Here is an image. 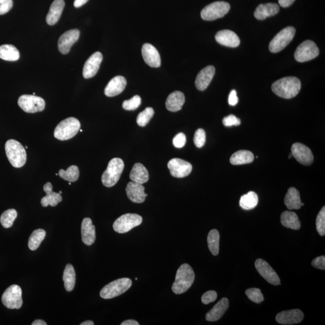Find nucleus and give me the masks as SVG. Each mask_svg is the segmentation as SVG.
Masks as SVG:
<instances>
[{"label":"nucleus","mask_w":325,"mask_h":325,"mask_svg":"<svg viewBox=\"0 0 325 325\" xmlns=\"http://www.w3.org/2000/svg\"><path fill=\"white\" fill-rule=\"evenodd\" d=\"M295 0H279V4L283 7H288L293 3Z\"/></svg>","instance_id":"obj_52"},{"label":"nucleus","mask_w":325,"mask_h":325,"mask_svg":"<svg viewBox=\"0 0 325 325\" xmlns=\"http://www.w3.org/2000/svg\"><path fill=\"white\" fill-rule=\"evenodd\" d=\"M215 38L217 42L228 47H237L240 43V40L237 35L229 30H224L217 32Z\"/></svg>","instance_id":"obj_22"},{"label":"nucleus","mask_w":325,"mask_h":325,"mask_svg":"<svg viewBox=\"0 0 325 325\" xmlns=\"http://www.w3.org/2000/svg\"><path fill=\"white\" fill-rule=\"evenodd\" d=\"M280 12V6L275 3L261 4L257 7L254 16L257 20H264L268 17L275 16Z\"/></svg>","instance_id":"obj_28"},{"label":"nucleus","mask_w":325,"mask_h":325,"mask_svg":"<svg viewBox=\"0 0 325 325\" xmlns=\"http://www.w3.org/2000/svg\"><path fill=\"white\" fill-rule=\"evenodd\" d=\"M186 143V135L180 132L176 135L173 139V144L175 147L177 148H181L184 147Z\"/></svg>","instance_id":"obj_47"},{"label":"nucleus","mask_w":325,"mask_h":325,"mask_svg":"<svg viewBox=\"0 0 325 325\" xmlns=\"http://www.w3.org/2000/svg\"><path fill=\"white\" fill-rule=\"evenodd\" d=\"M124 169V162L119 158H114L108 162L107 169L102 173L103 185L112 188L118 182Z\"/></svg>","instance_id":"obj_5"},{"label":"nucleus","mask_w":325,"mask_h":325,"mask_svg":"<svg viewBox=\"0 0 325 325\" xmlns=\"http://www.w3.org/2000/svg\"><path fill=\"white\" fill-rule=\"evenodd\" d=\"M141 102V98L139 96H135L131 99L124 101L123 107L126 110H134L140 106Z\"/></svg>","instance_id":"obj_44"},{"label":"nucleus","mask_w":325,"mask_h":325,"mask_svg":"<svg viewBox=\"0 0 325 325\" xmlns=\"http://www.w3.org/2000/svg\"><path fill=\"white\" fill-rule=\"evenodd\" d=\"M220 234L218 230L214 229L208 233L207 242L208 248L213 256H218L219 252Z\"/></svg>","instance_id":"obj_37"},{"label":"nucleus","mask_w":325,"mask_h":325,"mask_svg":"<svg viewBox=\"0 0 325 325\" xmlns=\"http://www.w3.org/2000/svg\"><path fill=\"white\" fill-rule=\"evenodd\" d=\"M12 7V0H0V15H4L9 12Z\"/></svg>","instance_id":"obj_49"},{"label":"nucleus","mask_w":325,"mask_h":325,"mask_svg":"<svg viewBox=\"0 0 325 325\" xmlns=\"http://www.w3.org/2000/svg\"><path fill=\"white\" fill-rule=\"evenodd\" d=\"M245 293L249 299L255 303H260L264 300L263 295L259 289H249L246 290Z\"/></svg>","instance_id":"obj_42"},{"label":"nucleus","mask_w":325,"mask_h":325,"mask_svg":"<svg viewBox=\"0 0 325 325\" xmlns=\"http://www.w3.org/2000/svg\"><path fill=\"white\" fill-rule=\"evenodd\" d=\"M142 221V217L137 214H125L114 222L113 229L116 232L123 234L130 231L135 227L139 226Z\"/></svg>","instance_id":"obj_8"},{"label":"nucleus","mask_w":325,"mask_h":325,"mask_svg":"<svg viewBox=\"0 0 325 325\" xmlns=\"http://www.w3.org/2000/svg\"><path fill=\"white\" fill-rule=\"evenodd\" d=\"M304 318L302 311L298 309L282 311L276 316V321L278 324L290 325L299 324Z\"/></svg>","instance_id":"obj_17"},{"label":"nucleus","mask_w":325,"mask_h":325,"mask_svg":"<svg viewBox=\"0 0 325 325\" xmlns=\"http://www.w3.org/2000/svg\"><path fill=\"white\" fill-rule=\"evenodd\" d=\"M18 103L22 110L29 113L42 112L45 107L44 99L33 95H23L19 98Z\"/></svg>","instance_id":"obj_10"},{"label":"nucleus","mask_w":325,"mask_h":325,"mask_svg":"<svg viewBox=\"0 0 325 325\" xmlns=\"http://www.w3.org/2000/svg\"><path fill=\"white\" fill-rule=\"evenodd\" d=\"M292 157L296 159L299 163L309 166L313 163L314 156L312 151L307 146L300 143H295L292 146Z\"/></svg>","instance_id":"obj_15"},{"label":"nucleus","mask_w":325,"mask_h":325,"mask_svg":"<svg viewBox=\"0 0 325 325\" xmlns=\"http://www.w3.org/2000/svg\"><path fill=\"white\" fill-rule=\"evenodd\" d=\"M80 31L77 29L70 30L61 37L58 41L59 51L62 54H66L69 52L70 48L77 41L80 37Z\"/></svg>","instance_id":"obj_16"},{"label":"nucleus","mask_w":325,"mask_h":325,"mask_svg":"<svg viewBox=\"0 0 325 325\" xmlns=\"http://www.w3.org/2000/svg\"><path fill=\"white\" fill-rule=\"evenodd\" d=\"M195 275L193 269L188 264H183L178 268L175 280L172 286V291L177 294H183L191 288L195 281Z\"/></svg>","instance_id":"obj_2"},{"label":"nucleus","mask_w":325,"mask_h":325,"mask_svg":"<svg viewBox=\"0 0 325 325\" xmlns=\"http://www.w3.org/2000/svg\"><path fill=\"white\" fill-rule=\"evenodd\" d=\"M218 297V294L215 291H210L205 292L201 297L202 302L205 305H207L211 302H215Z\"/></svg>","instance_id":"obj_46"},{"label":"nucleus","mask_w":325,"mask_h":325,"mask_svg":"<svg viewBox=\"0 0 325 325\" xmlns=\"http://www.w3.org/2000/svg\"><path fill=\"white\" fill-rule=\"evenodd\" d=\"M127 196L132 202L140 204L145 201L148 195L145 193L144 186L134 181L127 184L126 188Z\"/></svg>","instance_id":"obj_19"},{"label":"nucleus","mask_w":325,"mask_h":325,"mask_svg":"<svg viewBox=\"0 0 325 325\" xmlns=\"http://www.w3.org/2000/svg\"><path fill=\"white\" fill-rule=\"evenodd\" d=\"M80 127V121L77 119L73 117L65 119L54 130V137L62 141L69 140L77 135Z\"/></svg>","instance_id":"obj_4"},{"label":"nucleus","mask_w":325,"mask_h":325,"mask_svg":"<svg viewBox=\"0 0 325 325\" xmlns=\"http://www.w3.org/2000/svg\"><path fill=\"white\" fill-rule=\"evenodd\" d=\"M1 300L7 308L20 309L23 303L21 287L18 285L8 287L2 294Z\"/></svg>","instance_id":"obj_11"},{"label":"nucleus","mask_w":325,"mask_h":325,"mask_svg":"<svg viewBox=\"0 0 325 325\" xmlns=\"http://www.w3.org/2000/svg\"><path fill=\"white\" fill-rule=\"evenodd\" d=\"M32 325H47V324L46 323L45 321H42V320H36L32 324Z\"/></svg>","instance_id":"obj_55"},{"label":"nucleus","mask_w":325,"mask_h":325,"mask_svg":"<svg viewBox=\"0 0 325 325\" xmlns=\"http://www.w3.org/2000/svg\"><path fill=\"white\" fill-rule=\"evenodd\" d=\"M259 202V197L254 192H249L243 195L240 199V206L244 210H249L256 207Z\"/></svg>","instance_id":"obj_36"},{"label":"nucleus","mask_w":325,"mask_h":325,"mask_svg":"<svg viewBox=\"0 0 325 325\" xmlns=\"http://www.w3.org/2000/svg\"><path fill=\"white\" fill-rule=\"evenodd\" d=\"M215 74V67L213 66H208L200 70L197 74L195 85L199 91H204L209 86Z\"/></svg>","instance_id":"obj_21"},{"label":"nucleus","mask_w":325,"mask_h":325,"mask_svg":"<svg viewBox=\"0 0 325 325\" xmlns=\"http://www.w3.org/2000/svg\"><path fill=\"white\" fill-rule=\"evenodd\" d=\"M284 204L289 210H299L301 207L299 192L296 188H291L284 198Z\"/></svg>","instance_id":"obj_31"},{"label":"nucleus","mask_w":325,"mask_h":325,"mask_svg":"<svg viewBox=\"0 0 325 325\" xmlns=\"http://www.w3.org/2000/svg\"><path fill=\"white\" fill-rule=\"evenodd\" d=\"M295 32L296 30L291 26L282 30L270 42L269 50L271 52L273 53L280 52L285 48L293 39Z\"/></svg>","instance_id":"obj_7"},{"label":"nucleus","mask_w":325,"mask_h":325,"mask_svg":"<svg viewBox=\"0 0 325 325\" xmlns=\"http://www.w3.org/2000/svg\"><path fill=\"white\" fill-rule=\"evenodd\" d=\"M318 46L312 40H305L298 46L294 53V58L297 62H305L315 59L319 56Z\"/></svg>","instance_id":"obj_12"},{"label":"nucleus","mask_w":325,"mask_h":325,"mask_svg":"<svg viewBox=\"0 0 325 325\" xmlns=\"http://www.w3.org/2000/svg\"><path fill=\"white\" fill-rule=\"evenodd\" d=\"M167 167L170 174L175 178H184L190 175L192 166L189 162L180 159H173L168 162Z\"/></svg>","instance_id":"obj_14"},{"label":"nucleus","mask_w":325,"mask_h":325,"mask_svg":"<svg viewBox=\"0 0 325 325\" xmlns=\"http://www.w3.org/2000/svg\"><path fill=\"white\" fill-rule=\"evenodd\" d=\"M206 141V134L204 130L199 129L195 132L194 138L195 145L197 148H202L204 146Z\"/></svg>","instance_id":"obj_45"},{"label":"nucleus","mask_w":325,"mask_h":325,"mask_svg":"<svg viewBox=\"0 0 325 325\" xmlns=\"http://www.w3.org/2000/svg\"><path fill=\"white\" fill-rule=\"evenodd\" d=\"M130 178L135 183L143 184L149 180L148 170L142 164L135 163L130 172Z\"/></svg>","instance_id":"obj_30"},{"label":"nucleus","mask_w":325,"mask_h":325,"mask_svg":"<svg viewBox=\"0 0 325 325\" xmlns=\"http://www.w3.org/2000/svg\"><path fill=\"white\" fill-rule=\"evenodd\" d=\"M312 265L317 269L325 270V257L320 256L314 259L312 261Z\"/></svg>","instance_id":"obj_50"},{"label":"nucleus","mask_w":325,"mask_h":325,"mask_svg":"<svg viewBox=\"0 0 325 325\" xmlns=\"http://www.w3.org/2000/svg\"><path fill=\"white\" fill-rule=\"evenodd\" d=\"M126 85V78L123 76H116L108 83L105 88L104 94L108 97L117 96L124 91Z\"/></svg>","instance_id":"obj_24"},{"label":"nucleus","mask_w":325,"mask_h":325,"mask_svg":"<svg viewBox=\"0 0 325 325\" xmlns=\"http://www.w3.org/2000/svg\"><path fill=\"white\" fill-rule=\"evenodd\" d=\"M43 191L45 192L46 196L42 197L40 201L43 207H47L48 205L56 207L62 201L61 194L53 191V186L51 183L48 182L43 186Z\"/></svg>","instance_id":"obj_26"},{"label":"nucleus","mask_w":325,"mask_h":325,"mask_svg":"<svg viewBox=\"0 0 325 325\" xmlns=\"http://www.w3.org/2000/svg\"><path fill=\"white\" fill-rule=\"evenodd\" d=\"M292 154L291 153V155H290V156H289V159H292Z\"/></svg>","instance_id":"obj_57"},{"label":"nucleus","mask_w":325,"mask_h":325,"mask_svg":"<svg viewBox=\"0 0 325 325\" xmlns=\"http://www.w3.org/2000/svg\"><path fill=\"white\" fill-rule=\"evenodd\" d=\"M121 325H139V324L135 320H127L121 324Z\"/></svg>","instance_id":"obj_54"},{"label":"nucleus","mask_w":325,"mask_h":325,"mask_svg":"<svg viewBox=\"0 0 325 325\" xmlns=\"http://www.w3.org/2000/svg\"><path fill=\"white\" fill-rule=\"evenodd\" d=\"M230 10V5L225 1H216L205 6L200 12L205 21H214L224 17Z\"/></svg>","instance_id":"obj_9"},{"label":"nucleus","mask_w":325,"mask_h":325,"mask_svg":"<svg viewBox=\"0 0 325 325\" xmlns=\"http://www.w3.org/2000/svg\"><path fill=\"white\" fill-rule=\"evenodd\" d=\"M142 53L145 63L153 67H159L161 65V58L158 51L150 43L143 45Z\"/></svg>","instance_id":"obj_20"},{"label":"nucleus","mask_w":325,"mask_h":325,"mask_svg":"<svg viewBox=\"0 0 325 325\" xmlns=\"http://www.w3.org/2000/svg\"><path fill=\"white\" fill-rule=\"evenodd\" d=\"M80 325H94V322H92L91 321H87L83 322V323H81Z\"/></svg>","instance_id":"obj_56"},{"label":"nucleus","mask_w":325,"mask_h":325,"mask_svg":"<svg viewBox=\"0 0 325 325\" xmlns=\"http://www.w3.org/2000/svg\"><path fill=\"white\" fill-rule=\"evenodd\" d=\"M223 124L226 127L238 126L241 124V121L235 115H230L224 118Z\"/></svg>","instance_id":"obj_48"},{"label":"nucleus","mask_w":325,"mask_h":325,"mask_svg":"<svg viewBox=\"0 0 325 325\" xmlns=\"http://www.w3.org/2000/svg\"><path fill=\"white\" fill-rule=\"evenodd\" d=\"M81 238L87 246H91L96 240V227L92 224L91 219L86 218L83 219L81 224Z\"/></svg>","instance_id":"obj_23"},{"label":"nucleus","mask_w":325,"mask_h":325,"mask_svg":"<svg viewBox=\"0 0 325 325\" xmlns=\"http://www.w3.org/2000/svg\"><path fill=\"white\" fill-rule=\"evenodd\" d=\"M154 110L153 108H146L143 112H140L137 116V123L140 127H145L153 117Z\"/></svg>","instance_id":"obj_41"},{"label":"nucleus","mask_w":325,"mask_h":325,"mask_svg":"<svg viewBox=\"0 0 325 325\" xmlns=\"http://www.w3.org/2000/svg\"><path fill=\"white\" fill-rule=\"evenodd\" d=\"M131 286L132 281L130 278L118 279L103 287L100 292V296L104 299H112L124 293Z\"/></svg>","instance_id":"obj_6"},{"label":"nucleus","mask_w":325,"mask_h":325,"mask_svg":"<svg viewBox=\"0 0 325 325\" xmlns=\"http://www.w3.org/2000/svg\"><path fill=\"white\" fill-rule=\"evenodd\" d=\"M254 160L253 153L247 150L235 152L230 158V162L233 165H241L251 163Z\"/></svg>","instance_id":"obj_33"},{"label":"nucleus","mask_w":325,"mask_h":325,"mask_svg":"<svg viewBox=\"0 0 325 325\" xmlns=\"http://www.w3.org/2000/svg\"><path fill=\"white\" fill-rule=\"evenodd\" d=\"M301 89V83L297 78L288 77L276 81L272 86V90L278 97L291 99L297 96Z\"/></svg>","instance_id":"obj_1"},{"label":"nucleus","mask_w":325,"mask_h":325,"mask_svg":"<svg viewBox=\"0 0 325 325\" xmlns=\"http://www.w3.org/2000/svg\"><path fill=\"white\" fill-rule=\"evenodd\" d=\"M300 205H301V207H302V206L304 205V204H303V203L301 202V204H300Z\"/></svg>","instance_id":"obj_58"},{"label":"nucleus","mask_w":325,"mask_h":325,"mask_svg":"<svg viewBox=\"0 0 325 325\" xmlns=\"http://www.w3.org/2000/svg\"><path fill=\"white\" fill-rule=\"evenodd\" d=\"M46 236V231L43 229L34 230L32 232L29 240V248L32 251H35L39 247Z\"/></svg>","instance_id":"obj_38"},{"label":"nucleus","mask_w":325,"mask_h":325,"mask_svg":"<svg viewBox=\"0 0 325 325\" xmlns=\"http://www.w3.org/2000/svg\"><path fill=\"white\" fill-rule=\"evenodd\" d=\"M64 0H54L51 5L46 21L48 25L54 26L58 23L65 7Z\"/></svg>","instance_id":"obj_27"},{"label":"nucleus","mask_w":325,"mask_h":325,"mask_svg":"<svg viewBox=\"0 0 325 325\" xmlns=\"http://www.w3.org/2000/svg\"><path fill=\"white\" fill-rule=\"evenodd\" d=\"M59 194H62V191H60V192H59Z\"/></svg>","instance_id":"obj_59"},{"label":"nucleus","mask_w":325,"mask_h":325,"mask_svg":"<svg viewBox=\"0 0 325 325\" xmlns=\"http://www.w3.org/2000/svg\"><path fill=\"white\" fill-rule=\"evenodd\" d=\"M89 0H75L74 5L76 8L80 7L85 4Z\"/></svg>","instance_id":"obj_53"},{"label":"nucleus","mask_w":325,"mask_h":325,"mask_svg":"<svg viewBox=\"0 0 325 325\" xmlns=\"http://www.w3.org/2000/svg\"><path fill=\"white\" fill-rule=\"evenodd\" d=\"M59 177L69 182H75L79 178L80 172L78 167L75 165L69 166L66 170L61 169L59 172Z\"/></svg>","instance_id":"obj_39"},{"label":"nucleus","mask_w":325,"mask_h":325,"mask_svg":"<svg viewBox=\"0 0 325 325\" xmlns=\"http://www.w3.org/2000/svg\"><path fill=\"white\" fill-rule=\"evenodd\" d=\"M80 130V131H81V132H83V130Z\"/></svg>","instance_id":"obj_60"},{"label":"nucleus","mask_w":325,"mask_h":325,"mask_svg":"<svg viewBox=\"0 0 325 325\" xmlns=\"http://www.w3.org/2000/svg\"><path fill=\"white\" fill-rule=\"evenodd\" d=\"M185 102V97L182 92L175 91L170 94L166 101V107L170 112H176L182 108Z\"/></svg>","instance_id":"obj_29"},{"label":"nucleus","mask_w":325,"mask_h":325,"mask_svg":"<svg viewBox=\"0 0 325 325\" xmlns=\"http://www.w3.org/2000/svg\"><path fill=\"white\" fill-rule=\"evenodd\" d=\"M5 154L10 164L16 168L24 166L27 161L26 149L17 140L10 139L5 145Z\"/></svg>","instance_id":"obj_3"},{"label":"nucleus","mask_w":325,"mask_h":325,"mask_svg":"<svg viewBox=\"0 0 325 325\" xmlns=\"http://www.w3.org/2000/svg\"><path fill=\"white\" fill-rule=\"evenodd\" d=\"M316 229L320 235L325 234V207H323L316 218Z\"/></svg>","instance_id":"obj_43"},{"label":"nucleus","mask_w":325,"mask_h":325,"mask_svg":"<svg viewBox=\"0 0 325 325\" xmlns=\"http://www.w3.org/2000/svg\"><path fill=\"white\" fill-rule=\"evenodd\" d=\"M20 52L13 45L0 46V58L7 61H16L20 59Z\"/></svg>","instance_id":"obj_34"},{"label":"nucleus","mask_w":325,"mask_h":325,"mask_svg":"<svg viewBox=\"0 0 325 325\" xmlns=\"http://www.w3.org/2000/svg\"><path fill=\"white\" fill-rule=\"evenodd\" d=\"M255 266L258 271L259 274L267 281L268 283L273 286L280 285V279L277 273L270 266L267 261L262 259H257L255 262Z\"/></svg>","instance_id":"obj_13"},{"label":"nucleus","mask_w":325,"mask_h":325,"mask_svg":"<svg viewBox=\"0 0 325 325\" xmlns=\"http://www.w3.org/2000/svg\"><path fill=\"white\" fill-rule=\"evenodd\" d=\"M229 300L226 297L222 299L214 306L213 308L206 314L205 318L207 321L216 322L220 319L226 313L229 307Z\"/></svg>","instance_id":"obj_25"},{"label":"nucleus","mask_w":325,"mask_h":325,"mask_svg":"<svg viewBox=\"0 0 325 325\" xmlns=\"http://www.w3.org/2000/svg\"><path fill=\"white\" fill-rule=\"evenodd\" d=\"M281 222L282 225L287 228L298 230L300 228L299 218L296 214L292 211H286L282 213Z\"/></svg>","instance_id":"obj_32"},{"label":"nucleus","mask_w":325,"mask_h":325,"mask_svg":"<svg viewBox=\"0 0 325 325\" xmlns=\"http://www.w3.org/2000/svg\"><path fill=\"white\" fill-rule=\"evenodd\" d=\"M17 211L15 209H9L5 211L0 218V222H1L2 226L5 228H9L12 227L13 222L17 218Z\"/></svg>","instance_id":"obj_40"},{"label":"nucleus","mask_w":325,"mask_h":325,"mask_svg":"<svg viewBox=\"0 0 325 325\" xmlns=\"http://www.w3.org/2000/svg\"><path fill=\"white\" fill-rule=\"evenodd\" d=\"M63 280L66 291L69 292L72 291L75 285V272L72 265H66L64 272Z\"/></svg>","instance_id":"obj_35"},{"label":"nucleus","mask_w":325,"mask_h":325,"mask_svg":"<svg viewBox=\"0 0 325 325\" xmlns=\"http://www.w3.org/2000/svg\"><path fill=\"white\" fill-rule=\"evenodd\" d=\"M102 55L100 52L95 53L88 59L84 65L83 75L86 79L94 77L99 69L102 61Z\"/></svg>","instance_id":"obj_18"},{"label":"nucleus","mask_w":325,"mask_h":325,"mask_svg":"<svg viewBox=\"0 0 325 325\" xmlns=\"http://www.w3.org/2000/svg\"><path fill=\"white\" fill-rule=\"evenodd\" d=\"M238 102V98L237 96V92L233 90L229 94L228 98L229 104L232 105V106H234V105L237 104Z\"/></svg>","instance_id":"obj_51"},{"label":"nucleus","mask_w":325,"mask_h":325,"mask_svg":"<svg viewBox=\"0 0 325 325\" xmlns=\"http://www.w3.org/2000/svg\"><path fill=\"white\" fill-rule=\"evenodd\" d=\"M70 184H71V183L69 182V185H70Z\"/></svg>","instance_id":"obj_61"}]
</instances>
